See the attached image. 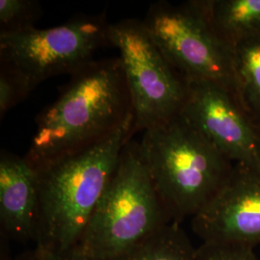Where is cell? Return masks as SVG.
Here are the masks:
<instances>
[{"label":"cell","mask_w":260,"mask_h":260,"mask_svg":"<svg viewBox=\"0 0 260 260\" xmlns=\"http://www.w3.org/2000/svg\"><path fill=\"white\" fill-rule=\"evenodd\" d=\"M132 118L120 58L94 60L71 75L55 102L38 114L24 158L40 171L99 144Z\"/></svg>","instance_id":"1"},{"label":"cell","mask_w":260,"mask_h":260,"mask_svg":"<svg viewBox=\"0 0 260 260\" xmlns=\"http://www.w3.org/2000/svg\"><path fill=\"white\" fill-rule=\"evenodd\" d=\"M134 134L132 118L99 144L37 171L40 211L36 248L56 252L76 248L121 150Z\"/></svg>","instance_id":"2"},{"label":"cell","mask_w":260,"mask_h":260,"mask_svg":"<svg viewBox=\"0 0 260 260\" xmlns=\"http://www.w3.org/2000/svg\"><path fill=\"white\" fill-rule=\"evenodd\" d=\"M140 147L176 223L200 213L223 189L235 168L181 114L145 130Z\"/></svg>","instance_id":"3"},{"label":"cell","mask_w":260,"mask_h":260,"mask_svg":"<svg viewBox=\"0 0 260 260\" xmlns=\"http://www.w3.org/2000/svg\"><path fill=\"white\" fill-rule=\"evenodd\" d=\"M171 223L140 142L131 139L75 250L94 260H111Z\"/></svg>","instance_id":"4"},{"label":"cell","mask_w":260,"mask_h":260,"mask_svg":"<svg viewBox=\"0 0 260 260\" xmlns=\"http://www.w3.org/2000/svg\"><path fill=\"white\" fill-rule=\"evenodd\" d=\"M143 21L168 62L185 80L215 84L242 107L232 48L214 30L202 0L157 1Z\"/></svg>","instance_id":"5"},{"label":"cell","mask_w":260,"mask_h":260,"mask_svg":"<svg viewBox=\"0 0 260 260\" xmlns=\"http://www.w3.org/2000/svg\"><path fill=\"white\" fill-rule=\"evenodd\" d=\"M109 39L120 51L135 133L178 116L184 107L189 84L168 62L144 21L127 19L112 23Z\"/></svg>","instance_id":"6"},{"label":"cell","mask_w":260,"mask_h":260,"mask_svg":"<svg viewBox=\"0 0 260 260\" xmlns=\"http://www.w3.org/2000/svg\"><path fill=\"white\" fill-rule=\"evenodd\" d=\"M106 12L80 14L53 27L33 28L0 34V61L18 69L35 89L58 75H73L93 62L95 53L109 47Z\"/></svg>","instance_id":"7"},{"label":"cell","mask_w":260,"mask_h":260,"mask_svg":"<svg viewBox=\"0 0 260 260\" xmlns=\"http://www.w3.org/2000/svg\"><path fill=\"white\" fill-rule=\"evenodd\" d=\"M181 115L235 166L260 170L253 123L230 93L206 81H190Z\"/></svg>","instance_id":"8"},{"label":"cell","mask_w":260,"mask_h":260,"mask_svg":"<svg viewBox=\"0 0 260 260\" xmlns=\"http://www.w3.org/2000/svg\"><path fill=\"white\" fill-rule=\"evenodd\" d=\"M191 224L203 242L260 245V170L235 166L223 189Z\"/></svg>","instance_id":"9"},{"label":"cell","mask_w":260,"mask_h":260,"mask_svg":"<svg viewBox=\"0 0 260 260\" xmlns=\"http://www.w3.org/2000/svg\"><path fill=\"white\" fill-rule=\"evenodd\" d=\"M39 178L26 159L6 150L0 154L1 231L19 241H37Z\"/></svg>","instance_id":"10"},{"label":"cell","mask_w":260,"mask_h":260,"mask_svg":"<svg viewBox=\"0 0 260 260\" xmlns=\"http://www.w3.org/2000/svg\"><path fill=\"white\" fill-rule=\"evenodd\" d=\"M219 37L231 47L239 39L260 33V0H202Z\"/></svg>","instance_id":"11"},{"label":"cell","mask_w":260,"mask_h":260,"mask_svg":"<svg viewBox=\"0 0 260 260\" xmlns=\"http://www.w3.org/2000/svg\"><path fill=\"white\" fill-rule=\"evenodd\" d=\"M231 48L242 108L260 125V33L239 39Z\"/></svg>","instance_id":"12"},{"label":"cell","mask_w":260,"mask_h":260,"mask_svg":"<svg viewBox=\"0 0 260 260\" xmlns=\"http://www.w3.org/2000/svg\"><path fill=\"white\" fill-rule=\"evenodd\" d=\"M196 250L181 223H169L111 260H194Z\"/></svg>","instance_id":"13"},{"label":"cell","mask_w":260,"mask_h":260,"mask_svg":"<svg viewBox=\"0 0 260 260\" xmlns=\"http://www.w3.org/2000/svg\"><path fill=\"white\" fill-rule=\"evenodd\" d=\"M43 16L37 0H0V34H14L35 28Z\"/></svg>","instance_id":"14"},{"label":"cell","mask_w":260,"mask_h":260,"mask_svg":"<svg viewBox=\"0 0 260 260\" xmlns=\"http://www.w3.org/2000/svg\"><path fill=\"white\" fill-rule=\"evenodd\" d=\"M33 90L18 69L0 61V119L22 103Z\"/></svg>","instance_id":"15"},{"label":"cell","mask_w":260,"mask_h":260,"mask_svg":"<svg viewBox=\"0 0 260 260\" xmlns=\"http://www.w3.org/2000/svg\"><path fill=\"white\" fill-rule=\"evenodd\" d=\"M194 260H260L254 248L239 244L203 242Z\"/></svg>","instance_id":"16"},{"label":"cell","mask_w":260,"mask_h":260,"mask_svg":"<svg viewBox=\"0 0 260 260\" xmlns=\"http://www.w3.org/2000/svg\"><path fill=\"white\" fill-rule=\"evenodd\" d=\"M35 252L38 260H94L89 256L84 255L75 249L64 252H56L36 248Z\"/></svg>","instance_id":"17"},{"label":"cell","mask_w":260,"mask_h":260,"mask_svg":"<svg viewBox=\"0 0 260 260\" xmlns=\"http://www.w3.org/2000/svg\"><path fill=\"white\" fill-rule=\"evenodd\" d=\"M17 260H38L37 259V255H36V252L35 251H33V252H30V253H27V254H24V255H22L20 258Z\"/></svg>","instance_id":"18"},{"label":"cell","mask_w":260,"mask_h":260,"mask_svg":"<svg viewBox=\"0 0 260 260\" xmlns=\"http://www.w3.org/2000/svg\"><path fill=\"white\" fill-rule=\"evenodd\" d=\"M253 126H254L255 134H256V139H257V146H258V150H259L260 155V125H255V124H253Z\"/></svg>","instance_id":"19"}]
</instances>
